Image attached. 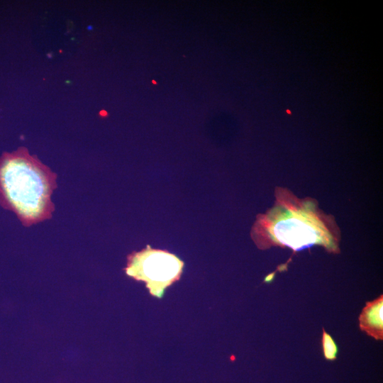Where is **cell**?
<instances>
[{
  "label": "cell",
  "mask_w": 383,
  "mask_h": 383,
  "mask_svg": "<svg viewBox=\"0 0 383 383\" xmlns=\"http://www.w3.org/2000/svg\"><path fill=\"white\" fill-rule=\"evenodd\" d=\"M252 235L260 248L280 245L294 251L321 245L336 252L340 240L334 219L321 211L316 201L299 199L281 188L276 191L274 205L259 216Z\"/></svg>",
  "instance_id": "obj_1"
},
{
  "label": "cell",
  "mask_w": 383,
  "mask_h": 383,
  "mask_svg": "<svg viewBox=\"0 0 383 383\" xmlns=\"http://www.w3.org/2000/svg\"><path fill=\"white\" fill-rule=\"evenodd\" d=\"M57 174L30 155L27 148L5 152L0 157V204L12 211L24 226L51 218V195Z\"/></svg>",
  "instance_id": "obj_2"
},
{
  "label": "cell",
  "mask_w": 383,
  "mask_h": 383,
  "mask_svg": "<svg viewBox=\"0 0 383 383\" xmlns=\"http://www.w3.org/2000/svg\"><path fill=\"white\" fill-rule=\"evenodd\" d=\"M184 262L175 255L148 245L128 258L126 274L146 283L150 294L158 298L165 289L180 278Z\"/></svg>",
  "instance_id": "obj_3"
},
{
  "label": "cell",
  "mask_w": 383,
  "mask_h": 383,
  "mask_svg": "<svg viewBox=\"0 0 383 383\" xmlns=\"http://www.w3.org/2000/svg\"><path fill=\"white\" fill-rule=\"evenodd\" d=\"M382 295L367 302L359 318L360 327L377 340H382Z\"/></svg>",
  "instance_id": "obj_4"
},
{
  "label": "cell",
  "mask_w": 383,
  "mask_h": 383,
  "mask_svg": "<svg viewBox=\"0 0 383 383\" xmlns=\"http://www.w3.org/2000/svg\"><path fill=\"white\" fill-rule=\"evenodd\" d=\"M322 345L324 357L327 360H335L338 353L337 346L331 336L324 330H323Z\"/></svg>",
  "instance_id": "obj_5"
}]
</instances>
